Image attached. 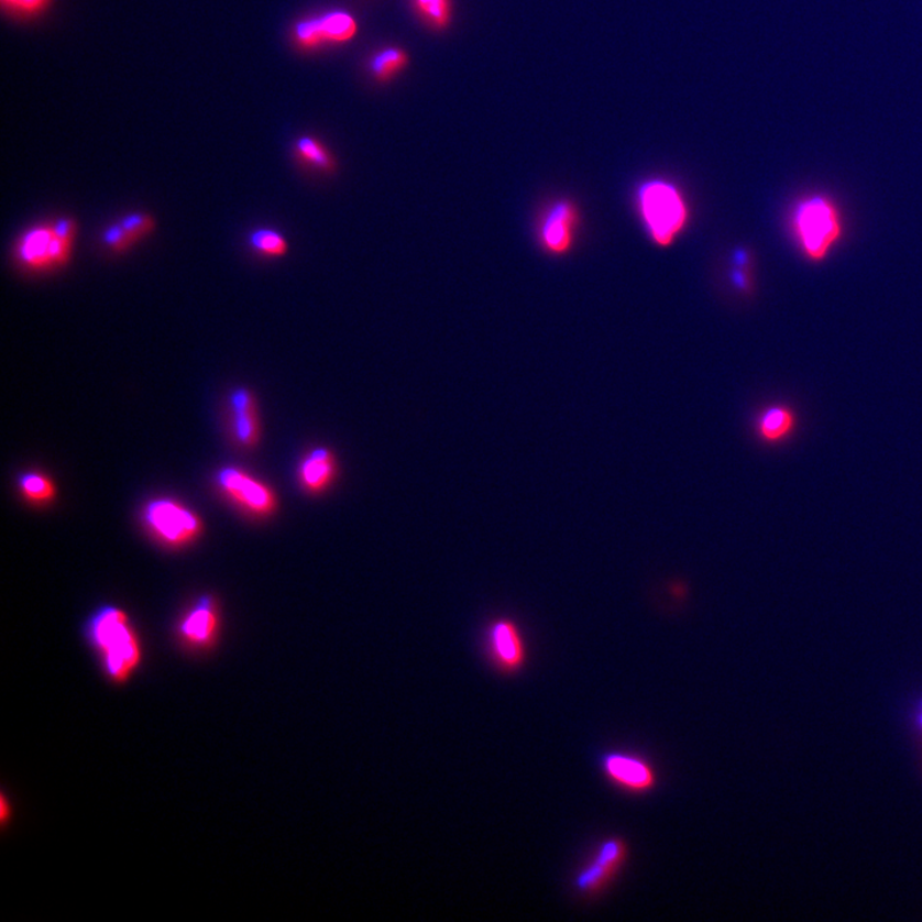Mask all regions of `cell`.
Masks as SVG:
<instances>
[{
  "label": "cell",
  "instance_id": "obj_1",
  "mask_svg": "<svg viewBox=\"0 0 922 922\" xmlns=\"http://www.w3.org/2000/svg\"><path fill=\"white\" fill-rule=\"evenodd\" d=\"M88 636L109 681L128 683L142 666L143 651L127 613L119 607H101L89 622Z\"/></svg>",
  "mask_w": 922,
  "mask_h": 922
},
{
  "label": "cell",
  "instance_id": "obj_2",
  "mask_svg": "<svg viewBox=\"0 0 922 922\" xmlns=\"http://www.w3.org/2000/svg\"><path fill=\"white\" fill-rule=\"evenodd\" d=\"M791 224L797 244L812 263H822L843 237L842 216L826 195L814 194L795 202Z\"/></svg>",
  "mask_w": 922,
  "mask_h": 922
},
{
  "label": "cell",
  "instance_id": "obj_3",
  "mask_svg": "<svg viewBox=\"0 0 922 922\" xmlns=\"http://www.w3.org/2000/svg\"><path fill=\"white\" fill-rule=\"evenodd\" d=\"M640 215L659 246L673 244L689 221V208L678 187L663 179H651L638 191Z\"/></svg>",
  "mask_w": 922,
  "mask_h": 922
},
{
  "label": "cell",
  "instance_id": "obj_4",
  "mask_svg": "<svg viewBox=\"0 0 922 922\" xmlns=\"http://www.w3.org/2000/svg\"><path fill=\"white\" fill-rule=\"evenodd\" d=\"M358 34V22L353 14L333 10L309 15L295 23L293 42L300 51L311 52L326 45H339L353 41Z\"/></svg>",
  "mask_w": 922,
  "mask_h": 922
},
{
  "label": "cell",
  "instance_id": "obj_5",
  "mask_svg": "<svg viewBox=\"0 0 922 922\" xmlns=\"http://www.w3.org/2000/svg\"><path fill=\"white\" fill-rule=\"evenodd\" d=\"M74 242L58 237L51 224L35 226L21 234L15 256L31 270L61 267L72 256Z\"/></svg>",
  "mask_w": 922,
  "mask_h": 922
},
{
  "label": "cell",
  "instance_id": "obj_6",
  "mask_svg": "<svg viewBox=\"0 0 922 922\" xmlns=\"http://www.w3.org/2000/svg\"><path fill=\"white\" fill-rule=\"evenodd\" d=\"M627 857L628 846L624 839L617 837L605 839L589 863L577 874L575 889L585 896L600 893L619 872Z\"/></svg>",
  "mask_w": 922,
  "mask_h": 922
},
{
  "label": "cell",
  "instance_id": "obj_7",
  "mask_svg": "<svg viewBox=\"0 0 922 922\" xmlns=\"http://www.w3.org/2000/svg\"><path fill=\"white\" fill-rule=\"evenodd\" d=\"M145 519L156 534L171 544H185L199 534L197 515L171 500H155L146 507Z\"/></svg>",
  "mask_w": 922,
  "mask_h": 922
},
{
  "label": "cell",
  "instance_id": "obj_8",
  "mask_svg": "<svg viewBox=\"0 0 922 922\" xmlns=\"http://www.w3.org/2000/svg\"><path fill=\"white\" fill-rule=\"evenodd\" d=\"M489 655L494 666L505 674L517 673L525 667L527 650L518 625L511 619H497L487 630Z\"/></svg>",
  "mask_w": 922,
  "mask_h": 922
},
{
  "label": "cell",
  "instance_id": "obj_9",
  "mask_svg": "<svg viewBox=\"0 0 922 922\" xmlns=\"http://www.w3.org/2000/svg\"><path fill=\"white\" fill-rule=\"evenodd\" d=\"M601 768L612 783L627 792L646 793L658 784V776L651 764L636 755L606 754L601 759Z\"/></svg>",
  "mask_w": 922,
  "mask_h": 922
},
{
  "label": "cell",
  "instance_id": "obj_10",
  "mask_svg": "<svg viewBox=\"0 0 922 922\" xmlns=\"http://www.w3.org/2000/svg\"><path fill=\"white\" fill-rule=\"evenodd\" d=\"M218 483L250 512L267 515L276 511L277 500L267 484L239 471V469H222L218 473Z\"/></svg>",
  "mask_w": 922,
  "mask_h": 922
},
{
  "label": "cell",
  "instance_id": "obj_11",
  "mask_svg": "<svg viewBox=\"0 0 922 922\" xmlns=\"http://www.w3.org/2000/svg\"><path fill=\"white\" fill-rule=\"evenodd\" d=\"M577 223L578 213L572 202H555L539 223L538 238L541 245L551 254H566L573 245Z\"/></svg>",
  "mask_w": 922,
  "mask_h": 922
},
{
  "label": "cell",
  "instance_id": "obj_12",
  "mask_svg": "<svg viewBox=\"0 0 922 922\" xmlns=\"http://www.w3.org/2000/svg\"><path fill=\"white\" fill-rule=\"evenodd\" d=\"M339 473L338 459L331 449L318 447L308 452L299 467V481L311 495L323 494Z\"/></svg>",
  "mask_w": 922,
  "mask_h": 922
},
{
  "label": "cell",
  "instance_id": "obj_13",
  "mask_svg": "<svg viewBox=\"0 0 922 922\" xmlns=\"http://www.w3.org/2000/svg\"><path fill=\"white\" fill-rule=\"evenodd\" d=\"M234 432L238 440L253 447L260 440V417L255 397L248 388H237L230 396Z\"/></svg>",
  "mask_w": 922,
  "mask_h": 922
},
{
  "label": "cell",
  "instance_id": "obj_14",
  "mask_svg": "<svg viewBox=\"0 0 922 922\" xmlns=\"http://www.w3.org/2000/svg\"><path fill=\"white\" fill-rule=\"evenodd\" d=\"M217 614L213 601L202 597L194 611L186 616L179 632L187 643L205 647L213 643L217 632Z\"/></svg>",
  "mask_w": 922,
  "mask_h": 922
},
{
  "label": "cell",
  "instance_id": "obj_15",
  "mask_svg": "<svg viewBox=\"0 0 922 922\" xmlns=\"http://www.w3.org/2000/svg\"><path fill=\"white\" fill-rule=\"evenodd\" d=\"M795 413L786 405H772L761 411L756 420V435L769 444L784 442L795 431Z\"/></svg>",
  "mask_w": 922,
  "mask_h": 922
},
{
  "label": "cell",
  "instance_id": "obj_16",
  "mask_svg": "<svg viewBox=\"0 0 922 922\" xmlns=\"http://www.w3.org/2000/svg\"><path fill=\"white\" fill-rule=\"evenodd\" d=\"M296 160L318 174L332 175L338 169L333 154L319 139L301 136L294 144Z\"/></svg>",
  "mask_w": 922,
  "mask_h": 922
},
{
  "label": "cell",
  "instance_id": "obj_17",
  "mask_svg": "<svg viewBox=\"0 0 922 922\" xmlns=\"http://www.w3.org/2000/svg\"><path fill=\"white\" fill-rule=\"evenodd\" d=\"M409 65V54L397 46H387L373 54L369 69L374 80L387 83Z\"/></svg>",
  "mask_w": 922,
  "mask_h": 922
},
{
  "label": "cell",
  "instance_id": "obj_18",
  "mask_svg": "<svg viewBox=\"0 0 922 922\" xmlns=\"http://www.w3.org/2000/svg\"><path fill=\"white\" fill-rule=\"evenodd\" d=\"M413 10L432 30H447L452 21V0H411Z\"/></svg>",
  "mask_w": 922,
  "mask_h": 922
},
{
  "label": "cell",
  "instance_id": "obj_19",
  "mask_svg": "<svg viewBox=\"0 0 922 922\" xmlns=\"http://www.w3.org/2000/svg\"><path fill=\"white\" fill-rule=\"evenodd\" d=\"M249 245L256 254L267 257H284L288 253V241L284 234L272 229H257L250 233Z\"/></svg>",
  "mask_w": 922,
  "mask_h": 922
},
{
  "label": "cell",
  "instance_id": "obj_20",
  "mask_svg": "<svg viewBox=\"0 0 922 922\" xmlns=\"http://www.w3.org/2000/svg\"><path fill=\"white\" fill-rule=\"evenodd\" d=\"M20 486L25 495L35 502H50L56 494L53 483L44 475L29 473L21 476Z\"/></svg>",
  "mask_w": 922,
  "mask_h": 922
},
{
  "label": "cell",
  "instance_id": "obj_21",
  "mask_svg": "<svg viewBox=\"0 0 922 922\" xmlns=\"http://www.w3.org/2000/svg\"><path fill=\"white\" fill-rule=\"evenodd\" d=\"M101 242L113 253L127 252L129 248L135 244V240L130 237V233L123 229L120 222L109 224L101 233Z\"/></svg>",
  "mask_w": 922,
  "mask_h": 922
},
{
  "label": "cell",
  "instance_id": "obj_22",
  "mask_svg": "<svg viewBox=\"0 0 922 922\" xmlns=\"http://www.w3.org/2000/svg\"><path fill=\"white\" fill-rule=\"evenodd\" d=\"M119 222L135 241L143 239L155 229L154 218L146 213H130L128 216H123Z\"/></svg>",
  "mask_w": 922,
  "mask_h": 922
},
{
  "label": "cell",
  "instance_id": "obj_23",
  "mask_svg": "<svg viewBox=\"0 0 922 922\" xmlns=\"http://www.w3.org/2000/svg\"><path fill=\"white\" fill-rule=\"evenodd\" d=\"M2 3L8 11L23 15V18H30V15L43 12L51 0H2Z\"/></svg>",
  "mask_w": 922,
  "mask_h": 922
},
{
  "label": "cell",
  "instance_id": "obj_24",
  "mask_svg": "<svg viewBox=\"0 0 922 922\" xmlns=\"http://www.w3.org/2000/svg\"><path fill=\"white\" fill-rule=\"evenodd\" d=\"M51 226L59 238L74 242L76 237V223L73 218L61 217L58 220L51 223Z\"/></svg>",
  "mask_w": 922,
  "mask_h": 922
},
{
  "label": "cell",
  "instance_id": "obj_25",
  "mask_svg": "<svg viewBox=\"0 0 922 922\" xmlns=\"http://www.w3.org/2000/svg\"><path fill=\"white\" fill-rule=\"evenodd\" d=\"M918 721H919V725L921 726V729H922V703H921V706H920Z\"/></svg>",
  "mask_w": 922,
  "mask_h": 922
}]
</instances>
